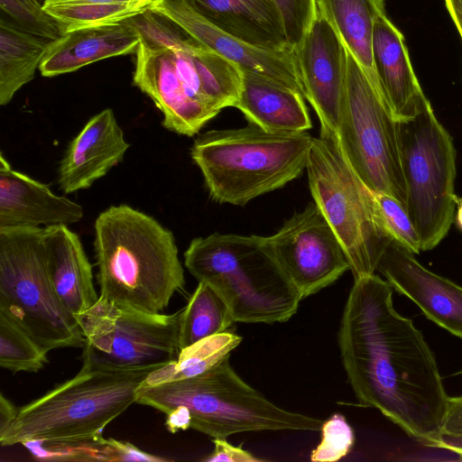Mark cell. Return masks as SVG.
Masks as SVG:
<instances>
[{
	"label": "cell",
	"instance_id": "26",
	"mask_svg": "<svg viewBox=\"0 0 462 462\" xmlns=\"http://www.w3.org/2000/svg\"><path fill=\"white\" fill-rule=\"evenodd\" d=\"M235 323L232 313L224 299L208 283L199 284L184 309L180 321V349L226 332Z\"/></svg>",
	"mask_w": 462,
	"mask_h": 462
},
{
	"label": "cell",
	"instance_id": "4",
	"mask_svg": "<svg viewBox=\"0 0 462 462\" xmlns=\"http://www.w3.org/2000/svg\"><path fill=\"white\" fill-rule=\"evenodd\" d=\"M311 142L308 132H271L248 123L200 134L190 155L214 201L245 206L299 178Z\"/></svg>",
	"mask_w": 462,
	"mask_h": 462
},
{
	"label": "cell",
	"instance_id": "15",
	"mask_svg": "<svg viewBox=\"0 0 462 462\" xmlns=\"http://www.w3.org/2000/svg\"><path fill=\"white\" fill-rule=\"evenodd\" d=\"M149 8L167 15L199 42L235 62L243 70L276 81L304 97L293 51H273L245 42L210 23L186 0H159Z\"/></svg>",
	"mask_w": 462,
	"mask_h": 462
},
{
	"label": "cell",
	"instance_id": "22",
	"mask_svg": "<svg viewBox=\"0 0 462 462\" xmlns=\"http://www.w3.org/2000/svg\"><path fill=\"white\" fill-rule=\"evenodd\" d=\"M49 277L63 307L74 317L98 300L90 263L79 236L68 226L44 227Z\"/></svg>",
	"mask_w": 462,
	"mask_h": 462
},
{
	"label": "cell",
	"instance_id": "37",
	"mask_svg": "<svg viewBox=\"0 0 462 462\" xmlns=\"http://www.w3.org/2000/svg\"><path fill=\"white\" fill-rule=\"evenodd\" d=\"M226 439H212L215 448L214 451L204 460L208 462L226 461V462H257L261 459L255 457L250 452L239 447H235L228 443Z\"/></svg>",
	"mask_w": 462,
	"mask_h": 462
},
{
	"label": "cell",
	"instance_id": "25",
	"mask_svg": "<svg viewBox=\"0 0 462 462\" xmlns=\"http://www.w3.org/2000/svg\"><path fill=\"white\" fill-rule=\"evenodd\" d=\"M51 41L29 33L7 17L0 18V105L6 106L29 83Z\"/></svg>",
	"mask_w": 462,
	"mask_h": 462
},
{
	"label": "cell",
	"instance_id": "34",
	"mask_svg": "<svg viewBox=\"0 0 462 462\" xmlns=\"http://www.w3.org/2000/svg\"><path fill=\"white\" fill-rule=\"evenodd\" d=\"M321 441L311 452L315 462L337 461L346 456L354 444V432L341 414H334L321 427Z\"/></svg>",
	"mask_w": 462,
	"mask_h": 462
},
{
	"label": "cell",
	"instance_id": "44",
	"mask_svg": "<svg viewBox=\"0 0 462 462\" xmlns=\"http://www.w3.org/2000/svg\"><path fill=\"white\" fill-rule=\"evenodd\" d=\"M36 1H38V2H40V3H42V4H43L45 0H36Z\"/></svg>",
	"mask_w": 462,
	"mask_h": 462
},
{
	"label": "cell",
	"instance_id": "8",
	"mask_svg": "<svg viewBox=\"0 0 462 462\" xmlns=\"http://www.w3.org/2000/svg\"><path fill=\"white\" fill-rule=\"evenodd\" d=\"M306 171L313 201L338 237L354 280L375 273L392 240L380 225L374 192L348 163L336 133L312 137Z\"/></svg>",
	"mask_w": 462,
	"mask_h": 462
},
{
	"label": "cell",
	"instance_id": "16",
	"mask_svg": "<svg viewBox=\"0 0 462 462\" xmlns=\"http://www.w3.org/2000/svg\"><path fill=\"white\" fill-rule=\"evenodd\" d=\"M376 272L430 320L462 338V286L430 271L413 253L393 241L382 255Z\"/></svg>",
	"mask_w": 462,
	"mask_h": 462
},
{
	"label": "cell",
	"instance_id": "17",
	"mask_svg": "<svg viewBox=\"0 0 462 462\" xmlns=\"http://www.w3.org/2000/svg\"><path fill=\"white\" fill-rule=\"evenodd\" d=\"M130 147L111 108L85 124L59 164L57 181L65 194L88 189L123 159Z\"/></svg>",
	"mask_w": 462,
	"mask_h": 462
},
{
	"label": "cell",
	"instance_id": "19",
	"mask_svg": "<svg viewBox=\"0 0 462 462\" xmlns=\"http://www.w3.org/2000/svg\"><path fill=\"white\" fill-rule=\"evenodd\" d=\"M373 61L383 97L397 121L417 115L429 102L414 73L404 36L386 14L375 21Z\"/></svg>",
	"mask_w": 462,
	"mask_h": 462
},
{
	"label": "cell",
	"instance_id": "9",
	"mask_svg": "<svg viewBox=\"0 0 462 462\" xmlns=\"http://www.w3.org/2000/svg\"><path fill=\"white\" fill-rule=\"evenodd\" d=\"M0 311L48 351L83 347L81 328L49 277L44 227L0 228Z\"/></svg>",
	"mask_w": 462,
	"mask_h": 462
},
{
	"label": "cell",
	"instance_id": "32",
	"mask_svg": "<svg viewBox=\"0 0 462 462\" xmlns=\"http://www.w3.org/2000/svg\"><path fill=\"white\" fill-rule=\"evenodd\" d=\"M0 8L2 15L29 33L51 41L63 34L60 23L36 0H0Z\"/></svg>",
	"mask_w": 462,
	"mask_h": 462
},
{
	"label": "cell",
	"instance_id": "3",
	"mask_svg": "<svg viewBox=\"0 0 462 462\" xmlns=\"http://www.w3.org/2000/svg\"><path fill=\"white\" fill-rule=\"evenodd\" d=\"M229 357L189 378L143 383L136 402L166 414L172 433L191 428L212 439L248 431L321 430L324 420L284 410L247 384Z\"/></svg>",
	"mask_w": 462,
	"mask_h": 462
},
{
	"label": "cell",
	"instance_id": "31",
	"mask_svg": "<svg viewBox=\"0 0 462 462\" xmlns=\"http://www.w3.org/2000/svg\"><path fill=\"white\" fill-rule=\"evenodd\" d=\"M381 226L389 238L414 254L421 252L420 241L406 207L394 197L374 192Z\"/></svg>",
	"mask_w": 462,
	"mask_h": 462
},
{
	"label": "cell",
	"instance_id": "1",
	"mask_svg": "<svg viewBox=\"0 0 462 462\" xmlns=\"http://www.w3.org/2000/svg\"><path fill=\"white\" fill-rule=\"evenodd\" d=\"M393 292L375 273L355 279L337 337L342 364L362 405L434 447L449 396L433 351L413 321L395 310Z\"/></svg>",
	"mask_w": 462,
	"mask_h": 462
},
{
	"label": "cell",
	"instance_id": "39",
	"mask_svg": "<svg viewBox=\"0 0 462 462\" xmlns=\"http://www.w3.org/2000/svg\"><path fill=\"white\" fill-rule=\"evenodd\" d=\"M19 408L9 401L3 393L0 395V434L5 432L17 417Z\"/></svg>",
	"mask_w": 462,
	"mask_h": 462
},
{
	"label": "cell",
	"instance_id": "41",
	"mask_svg": "<svg viewBox=\"0 0 462 462\" xmlns=\"http://www.w3.org/2000/svg\"><path fill=\"white\" fill-rule=\"evenodd\" d=\"M119 3L130 4V0H45L43 3V6L45 7L62 5H105Z\"/></svg>",
	"mask_w": 462,
	"mask_h": 462
},
{
	"label": "cell",
	"instance_id": "38",
	"mask_svg": "<svg viewBox=\"0 0 462 462\" xmlns=\"http://www.w3.org/2000/svg\"><path fill=\"white\" fill-rule=\"evenodd\" d=\"M116 461H164V458L140 450L131 443L109 439Z\"/></svg>",
	"mask_w": 462,
	"mask_h": 462
},
{
	"label": "cell",
	"instance_id": "42",
	"mask_svg": "<svg viewBox=\"0 0 462 462\" xmlns=\"http://www.w3.org/2000/svg\"><path fill=\"white\" fill-rule=\"evenodd\" d=\"M455 203L456 212L454 217V223L457 228L462 232V197H458L456 195Z\"/></svg>",
	"mask_w": 462,
	"mask_h": 462
},
{
	"label": "cell",
	"instance_id": "14",
	"mask_svg": "<svg viewBox=\"0 0 462 462\" xmlns=\"http://www.w3.org/2000/svg\"><path fill=\"white\" fill-rule=\"evenodd\" d=\"M294 52L304 97L318 116L320 131L336 133L346 86L347 49L317 8Z\"/></svg>",
	"mask_w": 462,
	"mask_h": 462
},
{
	"label": "cell",
	"instance_id": "30",
	"mask_svg": "<svg viewBox=\"0 0 462 462\" xmlns=\"http://www.w3.org/2000/svg\"><path fill=\"white\" fill-rule=\"evenodd\" d=\"M44 8L60 23L63 33L80 28L119 23L141 12L134 9L129 3L62 5Z\"/></svg>",
	"mask_w": 462,
	"mask_h": 462
},
{
	"label": "cell",
	"instance_id": "27",
	"mask_svg": "<svg viewBox=\"0 0 462 462\" xmlns=\"http://www.w3.org/2000/svg\"><path fill=\"white\" fill-rule=\"evenodd\" d=\"M241 341L240 336L228 331L204 338L180 350L176 361L152 371L144 383L154 384L202 374L230 356Z\"/></svg>",
	"mask_w": 462,
	"mask_h": 462
},
{
	"label": "cell",
	"instance_id": "21",
	"mask_svg": "<svg viewBox=\"0 0 462 462\" xmlns=\"http://www.w3.org/2000/svg\"><path fill=\"white\" fill-rule=\"evenodd\" d=\"M186 1L210 23L245 42L262 49L293 51L274 0Z\"/></svg>",
	"mask_w": 462,
	"mask_h": 462
},
{
	"label": "cell",
	"instance_id": "13",
	"mask_svg": "<svg viewBox=\"0 0 462 462\" xmlns=\"http://www.w3.org/2000/svg\"><path fill=\"white\" fill-rule=\"evenodd\" d=\"M263 243L301 299L335 282L350 264L336 233L315 202L287 219Z\"/></svg>",
	"mask_w": 462,
	"mask_h": 462
},
{
	"label": "cell",
	"instance_id": "28",
	"mask_svg": "<svg viewBox=\"0 0 462 462\" xmlns=\"http://www.w3.org/2000/svg\"><path fill=\"white\" fill-rule=\"evenodd\" d=\"M48 350L0 311V366L13 373H35L48 363Z\"/></svg>",
	"mask_w": 462,
	"mask_h": 462
},
{
	"label": "cell",
	"instance_id": "20",
	"mask_svg": "<svg viewBox=\"0 0 462 462\" xmlns=\"http://www.w3.org/2000/svg\"><path fill=\"white\" fill-rule=\"evenodd\" d=\"M141 42L125 22L80 28L50 42L39 69L43 77L73 72L105 59L135 53Z\"/></svg>",
	"mask_w": 462,
	"mask_h": 462
},
{
	"label": "cell",
	"instance_id": "40",
	"mask_svg": "<svg viewBox=\"0 0 462 462\" xmlns=\"http://www.w3.org/2000/svg\"><path fill=\"white\" fill-rule=\"evenodd\" d=\"M446 8L462 40V0H444Z\"/></svg>",
	"mask_w": 462,
	"mask_h": 462
},
{
	"label": "cell",
	"instance_id": "12",
	"mask_svg": "<svg viewBox=\"0 0 462 462\" xmlns=\"http://www.w3.org/2000/svg\"><path fill=\"white\" fill-rule=\"evenodd\" d=\"M181 310L151 314L101 298L75 315L84 337L82 366L130 371L159 369L177 360Z\"/></svg>",
	"mask_w": 462,
	"mask_h": 462
},
{
	"label": "cell",
	"instance_id": "10",
	"mask_svg": "<svg viewBox=\"0 0 462 462\" xmlns=\"http://www.w3.org/2000/svg\"><path fill=\"white\" fill-rule=\"evenodd\" d=\"M406 209L420 241L434 249L455 217L456 149L453 139L427 102L413 117L399 121Z\"/></svg>",
	"mask_w": 462,
	"mask_h": 462
},
{
	"label": "cell",
	"instance_id": "2",
	"mask_svg": "<svg viewBox=\"0 0 462 462\" xmlns=\"http://www.w3.org/2000/svg\"><path fill=\"white\" fill-rule=\"evenodd\" d=\"M99 298L121 308L159 314L185 285L171 230L128 205L110 206L95 221Z\"/></svg>",
	"mask_w": 462,
	"mask_h": 462
},
{
	"label": "cell",
	"instance_id": "24",
	"mask_svg": "<svg viewBox=\"0 0 462 462\" xmlns=\"http://www.w3.org/2000/svg\"><path fill=\"white\" fill-rule=\"evenodd\" d=\"M316 8L333 25L347 51L382 91L373 61V34L376 19L385 14L384 0H316Z\"/></svg>",
	"mask_w": 462,
	"mask_h": 462
},
{
	"label": "cell",
	"instance_id": "18",
	"mask_svg": "<svg viewBox=\"0 0 462 462\" xmlns=\"http://www.w3.org/2000/svg\"><path fill=\"white\" fill-rule=\"evenodd\" d=\"M83 214L79 204L13 170L0 153V228L69 226L80 221Z\"/></svg>",
	"mask_w": 462,
	"mask_h": 462
},
{
	"label": "cell",
	"instance_id": "5",
	"mask_svg": "<svg viewBox=\"0 0 462 462\" xmlns=\"http://www.w3.org/2000/svg\"><path fill=\"white\" fill-rule=\"evenodd\" d=\"M135 55L133 82L154 102L171 132L193 136L239 98L243 69L205 45L178 49L140 43Z\"/></svg>",
	"mask_w": 462,
	"mask_h": 462
},
{
	"label": "cell",
	"instance_id": "36",
	"mask_svg": "<svg viewBox=\"0 0 462 462\" xmlns=\"http://www.w3.org/2000/svg\"><path fill=\"white\" fill-rule=\"evenodd\" d=\"M456 374H462V369ZM433 448L448 450L462 458V395L448 398L445 420Z\"/></svg>",
	"mask_w": 462,
	"mask_h": 462
},
{
	"label": "cell",
	"instance_id": "23",
	"mask_svg": "<svg viewBox=\"0 0 462 462\" xmlns=\"http://www.w3.org/2000/svg\"><path fill=\"white\" fill-rule=\"evenodd\" d=\"M304 99L297 90L243 70L240 96L235 107L248 123L267 131L307 132L312 124Z\"/></svg>",
	"mask_w": 462,
	"mask_h": 462
},
{
	"label": "cell",
	"instance_id": "29",
	"mask_svg": "<svg viewBox=\"0 0 462 462\" xmlns=\"http://www.w3.org/2000/svg\"><path fill=\"white\" fill-rule=\"evenodd\" d=\"M138 33L142 44L151 48L190 49L204 45L167 15L146 8L124 20Z\"/></svg>",
	"mask_w": 462,
	"mask_h": 462
},
{
	"label": "cell",
	"instance_id": "6",
	"mask_svg": "<svg viewBox=\"0 0 462 462\" xmlns=\"http://www.w3.org/2000/svg\"><path fill=\"white\" fill-rule=\"evenodd\" d=\"M184 264L224 299L235 322H286L302 300L261 236L196 237L184 253Z\"/></svg>",
	"mask_w": 462,
	"mask_h": 462
},
{
	"label": "cell",
	"instance_id": "43",
	"mask_svg": "<svg viewBox=\"0 0 462 462\" xmlns=\"http://www.w3.org/2000/svg\"><path fill=\"white\" fill-rule=\"evenodd\" d=\"M159 0H130V4L134 9L143 11L151 7Z\"/></svg>",
	"mask_w": 462,
	"mask_h": 462
},
{
	"label": "cell",
	"instance_id": "35",
	"mask_svg": "<svg viewBox=\"0 0 462 462\" xmlns=\"http://www.w3.org/2000/svg\"><path fill=\"white\" fill-rule=\"evenodd\" d=\"M282 20L289 45L295 51L316 14V0H274Z\"/></svg>",
	"mask_w": 462,
	"mask_h": 462
},
{
	"label": "cell",
	"instance_id": "11",
	"mask_svg": "<svg viewBox=\"0 0 462 462\" xmlns=\"http://www.w3.org/2000/svg\"><path fill=\"white\" fill-rule=\"evenodd\" d=\"M336 134L346 159L365 186L394 197L406 207L399 121L383 92L348 51L346 92Z\"/></svg>",
	"mask_w": 462,
	"mask_h": 462
},
{
	"label": "cell",
	"instance_id": "33",
	"mask_svg": "<svg viewBox=\"0 0 462 462\" xmlns=\"http://www.w3.org/2000/svg\"><path fill=\"white\" fill-rule=\"evenodd\" d=\"M35 457L49 460L116 461L109 439L80 442H29L23 444Z\"/></svg>",
	"mask_w": 462,
	"mask_h": 462
},
{
	"label": "cell",
	"instance_id": "7",
	"mask_svg": "<svg viewBox=\"0 0 462 462\" xmlns=\"http://www.w3.org/2000/svg\"><path fill=\"white\" fill-rule=\"evenodd\" d=\"M152 371L82 366L71 379L19 408L13 424L0 434V444L80 442L102 437L105 427L136 402L139 388Z\"/></svg>",
	"mask_w": 462,
	"mask_h": 462
}]
</instances>
